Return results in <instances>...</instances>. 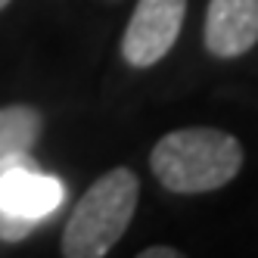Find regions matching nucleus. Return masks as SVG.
<instances>
[{
    "instance_id": "1",
    "label": "nucleus",
    "mask_w": 258,
    "mask_h": 258,
    "mask_svg": "<svg viewBox=\"0 0 258 258\" xmlns=\"http://www.w3.org/2000/svg\"><path fill=\"white\" fill-rule=\"evenodd\" d=\"M150 168L171 193H209L239 174L243 143L218 127H180L153 146Z\"/></svg>"
},
{
    "instance_id": "2",
    "label": "nucleus",
    "mask_w": 258,
    "mask_h": 258,
    "mask_svg": "<svg viewBox=\"0 0 258 258\" xmlns=\"http://www.w3.org/2000/svg\"><path fill=\"white\" fill-rule=\"evenodd\" d=\"M140 180L131 168H112L97 177L72 209L62 230L66 258H100L124 236L137 212Z\"/></svg>"
},
{
    "instance_id": "3",
    "label": "nucleus",
    "mask_w": 258,
    "mask_h": 258,
    "mask_svg": "<svg viewBox=\"0 0 258 258\" xmlns=\"http://www.w3.org/2000/svg\"><path fill=\"white\" fill-rule=\"evenodd\" d=\"M66 187L59 177L41 171L31 156L0 165V239L19 243L62 206Z\"/></svg>"
},
{
    "instance_id": "4",
    "label": "nucleus",
    "mask_w": 258,
    "mask_h": 258,
    "mask_svg": "<svg viewBox=\"0 0 258 258\" xmlns=\"http://www.w3.org/2000/svg\"><path fill=\"white\" fill-rule=\"evenodd\" d=\"M187 16V0H137L121 38V56L134 69H150L168 56Z\"/></svg>"
},
{
    "instance_id": "5",
    "label": "nucleus",
    "mask_w": 258,
    "mask_h": 258,
    "mask_svg": "<svg viewBox=\"0 0 258 258\" xmlns=\"http://www.w3.org/2000/svg\"><path fill=\"white\" fill-rule=\"evenodd\" d=\"M258 44V0H209L206 50L233 59Z\"/></svg>"
},
{
    "instance_id": "6",
    "label": "nucleus",
    "mask_w": 258,
    "mask_h": 258,
    "mask_svg": "<svg viewBox=\"0 0 258 258\" xmlns=\"http://www.w3.org/2000/svg\"><path fill=\"white\" fill-rule=\"evenodd\" d=\"M44 131V115L34 106L16 103L0 109V165L28 156Z\"/></svg>"
},
{
    "instance_id": "7",
    "label": "nucleus",
    "mask_w": 258,
    "mask_h": 258,
    "mask_svg": "<svg viewBox=\"0 0 258 258\" xmlns=\"http://www.w3.org/2000/svg\"><path fill=\"white\" fill-rule=\"evenodd\" d=\"M140 258H180V252L171 246H153V249H143Z\"/></svg>"
},
{
    "instance_id": "8",
    "label": "nucleus",
    "mask_w": 258,
    "mask_h": 258,
    "mask_svg": "<svg viewBox=\"0 0 258 258\" xmlns=\"http://www.w3.org/2000/svg\"><path fill=\"white\" fill-rule=\"evenodd\" d=\"M7 4H10V0H0V10H4V7H7Z\"/></svg>"
}]
</instances>
